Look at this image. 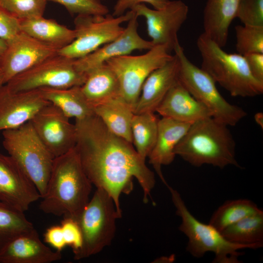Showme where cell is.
<instances>
[{
	"instance_id": "cell-1",
	"label": "cell",
	"mask_w": 263,
	"mask_h": 263,
	"mask_svg": "<svg viewBox=\"0 0 263 263\" xmlns=\"http://www.w3.org/2000/svg\"><path fill=\"white\" fill-rule=\"evenodd\" d=\"M75 149L87 176L96 188L106 191L122 215L120 197L140 185L144 200L148 201L155 185V175L137 153L132 144L110 132L95 114L75 120Z\"/></svg>"
},
{
	"instance_id": "cell-2",
	"label": "cell",
	"mask_w": 263,
	"mask_h": 263,
	"mask_svg": "<svg viewBox=\"0 0 263 263\" xmlns=\"http://www.w3.org/2000/svg\"><path fill=\"white\" fill-rule=\"evenodd\" d=\"M92 186L75 147L54 158L39 209L76 221L90 200Z\"/></svg>"
},
{
	"instance_id": "cell-3",
	"label": "cell",
	"mask_w": 263,
	"mask_h": 263,
	"mask_svg": "<svg viewBox=\"0 0 263 263\" xmlns=\"http://www.w3.org/2000/svg\"><path fill=\"white\" fill-rule=\"evenodd\" d=\"M228 127L212 117L192 123L176 145L175 155L196 167L207 164L220 169L229 165L240 168Z\"/></svg>"
},
{
	"instance_id": "cell-4",
	"label": "cell",
	"mask_w": 263,
	"mask_h": 263,
	"mask_svg": "<svg viewBox=\"0 0 263 263\" xmlns=\"http://www.w3.org/2000/svg\"><path fill=\"white\" fill-rule=\"evenodd\" d=\"M201 68L232 96L254 97L263 93V82L251 74L244 56L229 54L202 33L197 40Z\"/></svg>"
},
{
	"instance_id": "cell-5",
	"label": "cell",
	"mask_w": 263,
	"mask_h": 263,
	"mask_svg": "<svg viewBox=\"0 0 263 263\" xmlns=\"http://www.w3.org/2000/svg\"><path fill=\"white\" fill-rule=\"evenodd\" d=\"M121 216L110 195L104 190L96 188L75 221L82 241L80 248L74 253V259L88 258L109 245L115 233L116 220Z\"/></svg>"
},
{
	"instance_id": "cell-6",
	"label": "cell",
	"mask_w": 263,
	"mask_h": 263,
	"mask_svg": "<svg viewBox=\"0 0 263 263\" xmlns=\"http://www.w3.org/2000/svg\"><path fill=\"white\" fill-rule=\"evenodd\" d=\"M167 187L176 213L181 219L179 229L188 238L187 251L198 258L203 257L207 252H213V263H240L238 258L242 253L239 250L250 247L228 242L212 225L198 221L189 212L179 193L169 185Z\"/></svg>"
},
{
	"instance_id": "cell-7",
	"label": "cell",
	"mask_w": 263,
	"mask_h": 263,
	"mask_svg": "<svg viewBox=\"0 0 263 263\" xmlns=\"http://www.w3.org/2000/svg\"><path fill=\"white\" fill-rule=\"evenodd\" d=\"M2 145L34 183L41 197L45 192L54 157L39 139L30 121L2 132Z\"/></svg>"
},
{
	"instance_id": "cell-8",
	"label": "cell",
	"mask_w": 263,
	"mask_h": 263,
	"mask_svg": "<svg viewBox=\"0 0 263 263\" xmlns=\"http://www.w3.org/2000/svg\"><path fill=\"white\" fill-rule=\"evenodd\" d=\"M173 51L179 63L178 80L209 110L213 118L229 127L235 126L246 116V112L241 107L229 103L223 97L212 78L188 59L180 43Z\"/></svg>"
},
{
	"instance_id": "cell-9",
	"label": "cell",
	"mask_w": 263,
	"mask_h": 263,
	"mask_svg": "<svg viewBox=\"0 0 263 263\" xmlns=\"http://www.w3.org/2000/svg\"><path fill=\"white\" fill-rule=\"evenodd\" d=\"M133 14L130 10L118 17L110 13L76 16L74 20L75 38L57 54L77 59L92 53L117 38L125 28L121 24L128 22Z\"/></svg>"
},
{
	"instance_id": "cell-10",
	"label": "cell",
	"mask_w": 263,
	"mask_h": 263,
	"mask_svg": "<svg viewBox=\"0 0 263 263\" xmlns=\"http://www.w3.org/2000/svg\"><path fill=\"white\" fill-rule=\"evenodd\" d=\"M86 77L87 74L76 67L75 59L56 54L17 75L5 84L14 92L44 87L68 88L81 86Z\"/></svg>"
},
{
	"instance_id": "cell-11",
	"label": "cell",
	"mask_w": 263,
	"mask_h": 263,
	"mask_svg": "<svg viewBox=\"0 0 263 263\" xmlns=\"http://www.w3.org/2000/svg\"><path fill=\"white\" fill-rule=\"evenodd\" d=\"M173 56L166 46L155 45L144 54L119 56L105 63L116 75L120 84L121 96L133 111L146 79Z\"/></svg>"
},
{
	"instance_id": "cell-12",
	"label": "cell",
	"mask_w": 263,
	"mask_h": 263,
	"mask_svg": "<svg viewBox=\"0 0 263 263\" xmlns=\"http://www.w3.org/2000/svg\"><path fill=\"white\" fill-rule=\"evenodd\" d=\"M132 10L146 19L148 34L155 45H164L169 52L179 43L177 33L186 20L188 6L181 0H169L164 7L151 9L145 3L138 4Z\"/></svg>"
},
{
	"instance_id": "cell-13",
	"label": "cell",
	"mask_w": 263,
	"mask_h": 263,
	"mask_svg": "<svg viewBox=\"0 0 263 263\" xmlns=\"http://www.w3.org/2000/svg\"><path fill=\"white\" fill-rule=\"evenodd\" d=\"M38 136L54 157L63 155L75 146V124L51 103L41 108L30 121Z\"/></svg>"
},
{
	"instance_id": "cell-14",
	"label": "cell",
	"mask_w": 263,
	"mask_h": 263,
	"mask_svg": "<svg viewBox=\"0 0 263 263\" xmlns=\"http://www.w3.org/2000/svg\"><path fill=\"white\" fill-rule=\"evenodd\" d=\"M58 51L21 31L7 42V48L0 59V75L3 84L57 54Z\"/></svg>"
},
{
	"instance_id": "cell-15",
	"label": "cell",
	"mask_w": 263,
	"mask_h": 263,
	"mask_svg": "<svg viewBox=\"0 0 263 263\" xmlns=\"http://www.w3.org/2000/svg\"><path fill=\"white\" fill-rule=\"evenodd\" d=\"M41 198L37 187L9 155L0 153V201L21 211Z\"/></svg>"
},
{
	"instance_id": "cell-16",
	"label": "cell",
	"mask_w": 263,
	"mask_h": 263,
	"mask_svg": "<svg viewBox=\"0 0 263 263\" xmlns=\"http://www.w3.org/2000/svg\"><path fill=\"white\" fill-rule=\"evenodd\" d=\"M49 103L39 89L14 92L3 84L0 86V132L30 121Z\"/></svg>"
},
{
	"instance_id": "cell-17",
	"label": "cell",
	"mask_w": 263,
	"mask_h": 263,
	"mask_svg": "<svg viewBox=\"0 0 263 263\" xmlns=\"http://www.w3.org/2000/svg\"><path fill=\"white\" fill-rule=\"evenodd\" d=\"M137 18L134 13L127 22V25L123 32L114 40L92 53L75 59L77 68L87 74L91 70L104 64L112 58L130 55L134 50H149L152 48L154 45L151 41L144 39L139 35Z\"/></svg>"
},
{
	"instance_id": "cell-18",
	"label": "cell",
	"mask_w": 263,
	"mask_h": 263,
	"mask_svg": "<svg viewBox=\"0 0 263 263\" xmlns=\"http://www.w3.org/2000/svg\"><path fill=\"white\" fill-rule=\"evenodd\" d=\"M61 257V251H53L41 242L36 229L17 236L0 250V263H51Z\"/></svg>"
},
{
	"instance_id": "cell-19",
	"label": "cell",
	"mask_w": 263,
	"mask_h": 263,
	"mask_svg": "<svg viewBox=\"0 0 263 263\" xmlns=\"http://www.w3.org/2000/svg\"><path fill=\"white\" fill-rule=\"evenodd\" d=\"M179 63L177 56L154 70L145 80L133 110L134 114L155 112L169 90L178 80Z\"/></svg>"
},
{
	"instance_id": "cell-20",
	"label": "cell",
	"mask_w": 263,
	"mask_h": 263,
	"mask_svg": "<svg viewBox=\"0 0 263 263\" xmlns=\"http://www.w3.org/2000/svg\"><path fill=\"white\" fill-rule=\"evenodd\" d=\"M155 112L162 117L188 123L212 117L209 110L194 98L178 79L169 90Z\"/></svg>"
},
{
	"instance_id": "cell-21",
	"label": "cell",
	"mask_w": 263,
	"mask_h": 263,
	"mask_svg": "<svg viewBox=\"0 0 263 263\" xmlns=\"http://www.w3.org/2000/svg\"><path fill=\"white\" fill-rule=\"evenodd\" d=\"M191 124L166 117L159 119L156 140L148 158L150 164L167 187L168 184L163 176L161 167L173 162L176 156L174 149Z\"/></svg>"
},
{
	"instance_id": "cell-22",
	"label": "cell",
	"mask_w": 263,
	"mask_h": 263,
	"mask_svg": "<svg viewBox=\"0 0 263 263\" xmlns=\"http://www.w3.org/2000/svg\"><path fill=\"white\" fill-rule=\"evenodd\" d=\"M240 1L207 0L203 12V33L222 48L226 44L229 28L236 18Z\"/></svg>"
},
{
	"instance_id": "cell-23",
	"label": "cell",
	"mask_w": 263,
	"mask_h": 263,
	"mask_svg": "<svg viewBox=\"0 0 263 263\" xmlns=\"http://www.w3.org/2000/svg\"><path fill=\"white\" fill-rule=\"evenodd\" d=\"M80 88L93 109L121 96L119 80L105 63L87 73L86 80Z\"/></svg>"
},
{
	"instance_id": "cell-24",
	"label": "cell",
	"mask_w": 263,
	"mask_h": 263,
	"mask_svg": "<svg viewBox=\"0 0 263 263\" xmlns=\"http://www.w3.org/2000/svg\"><path fill=\"white\" fill-rule=\"evenodd\" d=\"M19 20L22 32L58 50L70 44L75 37L74 29L43 16Z\"/></svg>"
},
{
	"instance_id": "cell-25",
	"label": "cell",
	"mask_w": 263,
	"mask_h": 263,
	"mask_svg": "<svg viewBox=\"0 0 263 263\" xmlns=\"http://www.w3.org/2000/svg\"><path fill=\"white\" fill-rule=\"evenodd\" d=\"M93 111L110 132L132 144L131 125L134 113L121 96L97 105Z\"/></svg>"
},
{
	"instance_id": "cell-26",
	"label": "cell",
	"mask_w": 263,
	"mask_h": 263,
	"mask_svg": "<svg viewBox=\"0 0 263 263\" xmlns=\"http://www.w3.org/2000/svg\"><path fill=\"white\" fill-rule=\"evenodd\" d=\"M44 98L68 117L81 120L94 114L93 108L84 96L80 86L68 88L39 89Z\"/></svg>"
},
{
	"instance_id": "cell-27",
	"label": "cell",
	"mask_w": 263,
	"mask_h": 263,
	"mask_svg": "<svg viewBox=\"0 0 263 263\" xmlns=\"http://www.w3.org/2000/svg\"><path fill=\"white\" fill-rule=\"evenodd\" d=\"M228 242L258 249L263 246V211L246 217L221 232Z\"/></svg>"
},
{
	"instance_id": "cell-28",
	"label": "cell",
	"mask_w": 263,
	"mask_h": 263,
	"mask_svg": "<svg viewBox=\"0 0 263 263\" xmlns=\"http://www.w3.org/2000/svg\"><path fill=\"white\" fill-rule=\"evenodd\" d=\"M159 119L153 112L134 114L131 130L132 144L138 155L144 160L155 144Z\"/></svg>"
},
{
	"instance_id": "cell-29",
	"label": "cell",
	"mask_w": 263,
	"mask_h": 263,
	"mask_svg": "<svg viewBox=\"0 0 263 263\" xmlns=\"http://www.w3.org/2000/svg\"><path fill=\"white\" fill-rule=\"evenodd\" d=\"M260 209L256 204L248 199L229 200L215 211L208 224L221 232L230 225Z\"/></svg>"
},
{
	"instance_id": "cell-30",
	"label": "cell",
	"mask_w": 263,
	"mask_h": 263,
	"mask_svg": "<svg viewBox=\"0 0 263 263\" xmlns=\"http://www.w3.org/2000/svg\"><path fill=\"white\" fill-rule=\"evenodd\" d=\"M34 229L24 212L0 201V250L15 238Z\"/></svg>"
},
{
	"instance_id": "cell-31",
	"label": "cell",
	"mask_w": 263,
	"mask_h": 263,
	"mask_svg": "<svg viewBox=\"0 0 263 263\" xmlns=\"http://www.w3.org/2000/svg\"><path fill=\"white\" fill-rule=\"evenodd\" d=\"M235 30L238 54H263V26L238 25Z\"/></svg>"
},
{
	"instance_id": "cell-32",
	"label": "cell",
	"mask_w": 263,
	"mask_h": 263,
	"mask_svg": "<svg viewBox=\"0 0 263 263\" xmlns=\"http://www.w3.org/2000/svg\"><path fill=\"white\" fill-rule=\"evenodd\" d=\"M46 0H0V5L19 20L42 17Z\"/></svg>"
},
{
	"instance_id": "cell-33",
	"label": "cell",
	"mask_w": 263,
	"mask_h": 263,
	"mask_svg": "<svg viewBox=\"0 0 263 263\" xmlns=\"http://www.w3.org/2000/svg\"><path fill=\"white\" fill-rule=\"evenodd\" d=\"M63 6L72 15H98L109 13V8L99 0H46Z\"/></svg>"
},
{
	"instance_id": "cell-34",
	"label": "cell",
	"mask_w": 263,
	"mask_h": 263,
	"mask_svg": "<svg viewBox=\"0 0 263 263\" xmlns=\"http://www.w3.org/2000/svg\"><path fill=\"white\" fill-rule=\"evenodd\" d=\"M236 18L243 25L263 26V0H241Z\"/></svg>"
},
{
	"instance_id": "cell-35",
	"label": "cell",
	"mask_w": 263,
	"mask_h": 263,
	"mask_svg": "<svg viewBox=\"0 0 263 263\" xmlns=\"http://www.w3.org/2000/svg\"><path fill=\"white\" fill-rule=\"evenodd\" d=\"M21 32L19 19L0 5V38L8 42Z\"/></svg>"
},
{
	"instance_id": "cell-36",
	"label": "cell",
	"mask_w": 263,
	"mask_h": 263,
	"mask_svg": "<svg viewBox=\"0 0 263 263\" xmlns=\"http://www.w3.org/2000/svg\"><path fill=\"white\" fill-rule=\"evenodd\" d=\"M67 245L75 252L82 245V235L77 222L71 218H64L60 225Z\"/></svg>"
},
{
	"instance_id": "cell-37",
	"label": "cell",
	"mask_w": 263,
	"mask_h": 263,
	"mask_svg": "<svg viewBox=\"0 0 263 263\" xmlns=\"http://www.w3.org/2000/svg\"><path fill=\"white\" fill-rule=\"evenodd\" d=\"M169 0H117L112 15L118 17L124 14L135 5L140 3H149L154 9H159L165 6Z\"/></svg>"
},
{
	"instance_id": "cell-38",
	"label": "cell",
	"mask_w": 263,
	"mask_h": 263,
	"mask_svg": "<svg viewBox=\"0 0 263 263\" xmlns=\"http://www.w3.org/2000/svg\"><path fill=\"white\" fill-rule=\"evenodd\" d=\"M44 239L46 243L59 251L67 246L60 225L48 228L44 234Z\"/></svg>"
},
{
	"instance_id": "cell-39",
	"label": "cell",
	"mask_w": 263,
	"mask_h": 263,
	"mask_svg": "<svg viewBox=\"0 0 263 263\" xmlns=\"http://www.w3.org/2000/svg\"><path fill=\"white\" fill-rule=\"evenodd\" d=\"M244 56L253 76L263 82V54L251 53Z\"/></svg>"
},
{
	"instance_id": "cell-40",
	"label": "cell",
	"mask_w": 263,
	"mask_h": 263,
	"mask_svg": "<svg viewBox=\"0 0 263 263\" xmlns=\"http://www.w3.org/2000/svg\"><path fill=\"white\" fill-rule=\"evenodd\" d=\"M7 47V42L0 38V59Z\"/></svg>"
},
{
	"instance_id": "cell-41",
	"label": "cell",
	"mask_w": 263,
	"mask_h": 263,
	"mask_svg": "<svg viewBox=\"0 0 263 263\" xmlns=\"http://www.w3.org/2000/svg\"><path fill=\"white\" fill-rule=\"evenodd\" d=\"M255 119L258 124H259L260 126H261L262 124V126H263V116L262 113H257L255 115Z\"/></svg>"
},
{
	"instance_id": "cell-42",
	"label": "cell",
	"mask_w": 263,
	"mask_h": 263,
	"mask_svg": "<svg viewBox=\"0 0 263 263\" xmlns=\"http://www.w3.org/2000/svg\"><path fill=\"white\" fill-rule=\"evenodd\" d=\"M3 84V79L1 75H0V86L2 85Z\"/></svg>"
},
{
	"instance_id": "cell-43",
	"label": "cell",
	"mask_w": 263,
	"mask_h": 263,
	"mask_svg": "<svg viewBox=\"0 0 263 263\" xmlns=\"http://www.w3.org/2000/svg\"><path fill=\"white\" fill-rule=\"evenodd\" d=\"M100 0V1H102V0Z\"/></svg>"
}]
</instances>
